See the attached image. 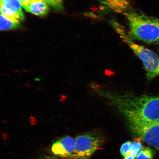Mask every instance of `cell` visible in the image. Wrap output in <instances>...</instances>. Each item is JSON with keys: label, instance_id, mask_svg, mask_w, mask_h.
Returning a JSON list of instances; mask_svg holds the SVG:
<instances>
[{"label": "cell", "instance_id": "19", "mask_svg": "<svg viewBox=\"0 0 159 159\" xmlns=\"http://www.w3.org/2000/svg\"><path fill=\"white\" fill-rule=\"evenodd\" d=\"M157 43H158V44H159V39H158V41H157Z\"/></svg>", "mask_w": 159, "mask_h": 159}, {"label": "cell", "instance_id": "14", "mask_svg": "<svg viewBox=\"0 0 159 159\" xmlns=\"http://www.w3.org/2000/svg\"><path fill=\"white\" fill-rule=\"evenodd\" d=\"M48 5L55 9L61 10L62 8L63 0H45Z\"/></svg>", "mask_w": 159, "mask_h": 159}, {"label": "cell", "instance_id": "1", "mask_svg": "<svg viewBox=\"0 0 159 159\" xmlns=\"http://www.w3.org/2000/svg\"><path fill=\"white\" fill-rule=\"evenodd\" d=\"M94 89L97 94L115 107L127 120L159 121V96L120 94L99 87Z\"/></svg>", "mask_w": 159, "mask_h": 159}, {"label": "cell", "instance_id": "15", "mask_svg": "<svg viewBox=\"0 0 159 159\" xmlns=\"http://www.w3.org/2000/svg\"><path fill=\"white\" fill-rule=\"evenodd\" d=\"M60 97L61 99L59 101L60 102H65V101L66 100L67 98V96L66 95L63 94H61L60 95Z\"/></svg>", "mask_w": 159, "mask_h": 159}, {"label": "cell", "instance_id": "8", "mask_svg": "<svg viewBox=\"0 0 159 159\" xmlns=\"http://www.w3.org/2000/svg\"><path fill=\"white\" fill-rule=\"evenodd\" d=\"M105 8L114 12L124 14L131 10L134 0H98Z\"/></svg>", "mask_w": 159, "mask_h": 159}, {"label": "cell", "instance_id": "17", "mask_svg": "<svg viewBox=\"0 0 159 159\" xmlns=\"http://www.w3.org/2000/svg\"><path fill=\"white\" fill-rule=\"evenodd\" d=\"M124 159H135V158L131 155H128L125 157Z\"/></svg>", "mask_w": 159, "mask_h": 159}, {"label": "cell", "instance_id": "9", "mask_svg": "<svg viewBox=\"0 0 159 159\" xmlns=\"http://www.w3.org/2000/svg\"><path fill=\"white\" fill-rule=\"evenodd\" d=\"M21 6L26 11L39 16L46 15L49 11L48 4L45 0H32Z\"/></svg>", "mask_w": 159, "mask_h": 159}, {"label": "cell", "instance_id": "6", "mask_svg": "<svg viewBox=\"0 0 159 159\" xmlns=\"http://www.w3.org/2000/svg\"><path fill=\"white\" fill-rule=\"evenodd\" d=\"M21 7L19 0H1V14L17 22L24 19Z\"/></svg>", "mask_w": 159, "mask_h": 159}, {"label": "cell", "instance_id": "13", "mask_svg": "<svg viewBox=\"0 0 159 159\" xmlns=\"http://www.w3.org/2000/svg\"><path fill=\"white\" fill-rule=\"evenodd\" d=\"M132 142L130 141L125 142L121 146L120 152L123 156L125 157L130 155L131 149H132Z\"/></svg>", "mask_w": 159, "mask_h": 159}, {"label": "cell", "instance_id": "4", "mask_svg": "<svg viewBox=\"0 0 159 159\" xmlns=\"http://www.w3.org/2000/svg\"><path fill=\"white\" fill-rule=\"evenodd\" d=\"M104 142L102 137L94 134L79 135L75 139L73 158L88 159L96 151L101 149Z\"/></svg>", "mask_w": 159, "mask_h": 159}, {"label": "cell", "instance_id": "2", "mask_svg": "<svg viewBox=\"0 0 159 159\" xmlns=\"http://www.w3.org/2000/svg\"><path fill=\"white\" fill-rule=\"evenodd\" d=\"M128 21L129 36L148 43L157 42L159 19L130 10L124 14Z\"/></svg>", "mask_w": 159, "mask_h": 159}, {"label": "cell", "instance_id": "11", "mask_svg": "<svg viewBox=\"0 0 159 159\" xmlns=\"http://www.w3.org/2000/svg\"><path fill=\"white\" fill-rule=\"evenodd\" d=\"M141 140H142L139 138L135 139L132 142L130 155L135 158H136L144 149Z\"/></svg>", "mask_w": 159, "mask_h": 159}, {"label": "cell", "instance_id": "18", "mask_svg": "<svg viewBox=\"0 0 159 159\" xmlns=\"http://www.w3.org/2000/svg\"><path fill=\"white\" fill-rule=\"evenodd\" d=\"M43 159H59L53 157H48Z\"/></svg>", "mask_w": 159, "mask_h": 159}, {"label": "cell", "instance_id": "7", "mask_svg": "<svg viewBox=\"0 0 159 159\" xmlns=\"http://www.w3.org/2000/svg\"><path fill=\"white\" fill-rule=\"evenodd\" d=\"M75 140L72 137H63L53 143L51 150L53 153L63 158H73L75 150Z\"/></svg>", "mask_w": 159, "mask_h": 159}, {"label": "cell", "instance_id": "12", "mask_svg": "<svg viewBox=\"0 0 159 159\" xmlns=\"http://www.w3.org/2000/svg\"><path fill=\"white\" fill-rule=\"evenodd\" d=\"M153 157V152L152 150L150 148H146L143 149L136 159H152Z\"/></svg>", "mask_w": 159, "mask_h": 159}, {"label": "cell", "instance_id": "10", "mask_svg": "<svg viewBox=\"0 0 159 159\" xmlns=\"http://www.w3.org/2000/svg\"><path fill=\"white\" fill-rule=\"evenodd\" d=\"M20 23L17 22L1 15V31H6L17 28L18 27Z\"/></svg>", "mask_w": 159, "mask_h": 159}, {"label": "cell", "instance_id": "16", "mask_svg": "<svg viewBox=\"0 0 159 159\" xmlns=\"http://www.w3.org/2000/svg\"><path fill=\"white\" fill-rule=\"evenodd\" d=\"M20 2L21 3V5L24 4H25L31 1L32 0H19Z\"/></svg>", "mask_w": 159, "mask_h": 159}, {"label": "cell", "instance_id": "3", "mask_svg": "<svg viewBox=\"0 0 159 159\" xmlns=\"http://www.w3.org/2000/svg\"><path fill=\"white\" fill-rule=\"evenodd\" d=\"M113 28L119 37L130 48L143 65L147 78L151 80L159 75V57L151 50L133 41L123 26L115 20L111 21Z\"/></svg>", "mask_w": 159, "mask_h": 159}, {"label": "cell", "instance_id": "5", "mask_svg": "<svg viewBox=\"0 0 159 159\" xmlns=\"http://www.w3.org/2000/svg\"><path fill=\"white\" fill-rule=\"evenodd\" d=\"M127 120L134 134L159 152V121L145 122L135 119Z\"/></svg>", "mask_w": 159, "mask_h": 159}]
</instances>
